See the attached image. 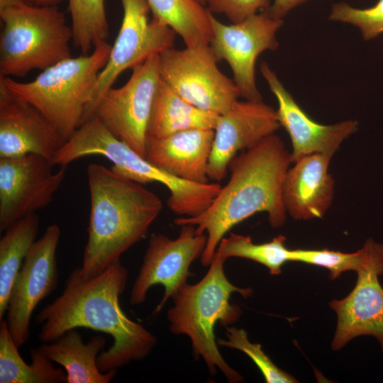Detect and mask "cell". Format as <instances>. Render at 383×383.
I'll return each instance as SVG.
<instances>
[{
  "label": "cell",
  "mask_w": 383,
  "mask_h": 383,
  "mask_svg": "<svg viewBox=\"0 0 383 383\" xmlns=\"http://www.w3.org/2000/svg\"><path fill=\"white\" fill-rule=\"evenodd\" d=\"M286 238L278 235L272 240L254 243L250 236L230 233L220 242L215 255L225 259L240 257L248 259L265 266L271 274L278 275L282 267L291 262V251L285 245Z\"/></svg>",
  "instance_id": "obj_27"
},
{
  "label": "cell",
  "mask_w": 383,
  "mask_h": 383,
  "mask_svg": "<svg viewBox=\"0 0 383 383\" xmlns=\"http://www.w3.org/2000/svg\"><path fill=\"white\" fill-rule=\"evenodd\" d=\"M356 273L352 292L329 303L338 318L332 348L338 350L355 337L371 335L378 340L383 353V288L378 279L383 274V262Z\"/></svg>",
  "instance_id": "obj_18"
},
{
  "label": "cell",
  "mask_w": 383,
  "mask_h": 383,
  "mask_svg": "<svg viewBox=\"0 0 383 383\" xmlns=\"http://www.w3.org/2000/svg\"><path fill=\"white\" fill-rule=\"evenodd\" d=\"M332 155L314 153L303 157L289 168L282 188L287 213L296 220L322 218L334 196L335 182L328 172Z\"/></svg>",
  "instance_id": "obj_19"
},
{
  "label": "cell",
  "mask_w": 383,
  "mask_h": 383,
  "mask_svg": "<svg viewBox=\"0 0 383 383\" xmlns=\"http://www.w3.org/2000/svg\"><path fill=\"white\" fill-rule=\"evenodd\" d=\"M291 262H300L327 269L330 278H338L343 272H358L373 264L383 262V244L370 238L354 252L321 250H292Z\"/></svg>",
  "instance_id": "obj_26"
},
{
  "label": "cell",
  "mask_w": 383,
  "mask_h": 383,
  "mask_svg": "<svg viewBox=\"0 0 383 383\" xmlns=\"http://www.w3.org/2000/svg\"><path fill=\"white\" fill-rule=\"evenodd\" d=\"M91 155L105 157L113 163V170L138 183L155 182L165 186L170 193L167 206L183 217L203 212L221 188L218 182H190L162 170L114 136L95 116L86 121L65 142L56 158L60 165H67Z\"/></svg>",
  "instance_id": "obj_6"
},
{
  "label": "cell",
  "mask_w": 383,
  "mask_h": 383,
  "mask_svg": "<svg viewBox=\"0 0 383 383\" xmlns=\"http://www.w3.org/2000/svg\"><path fill=\"white\" fill-rule=\"evenodd\" d=\"M0 75L23 77L72 57V29L57 6L20 0L0 8Z\"/></svg>",
  "instance_id": "obj_7"
},
{
  "label": "cell",
  "mask_w": 383,
  "mask_h": 383,
  "mask_svg": "<svg viewBox=\"0 0 383 383\" xmlns=\"http://www.w3.org/2000/svg\"><path fill=\"white\" fill-rule=\"evenodd\" d=\"M26 4L34 6H57L65 0H23Z\"/></svg>",
  "instance_id": "obj_33"
},
{
  "label": "cell",
  "mask_w": 383,
  "mask_h": 383,
  "mask_svg": "<svg viewBox=\"0 0 383 383\" xmlns=\"http://www.w3.org/2000/svg\"><path fill=\"white\" fill-rule=\"evenodd\" d=\"M260 72L278 103V121L292 140L291 161L314 153L333 155L344 140L358 129V122L346 120L332 125L314 121L298 105L266 62L260 66Z\"/></svg>",
  "instance_id": "obj_16"
},
{
  "label": "cell",
  "mask_w": 383,
  "mask_h": 383,
  "mask_svg": "<svg viewBox=\"0 0 383 383\" xmlns=\"http://www.w3.org/2000/svg\"><path fill=\"white\" fill-rule=\"evenodd\" d=\"M226 338L217 340L221 347L237 349L250 357L262 372L267 383H294L296 379L287 372L279 369L262 350L261 345L252 343L247 332L243 328L227 326Z\"/></svg>",
  "instance_id": "obj_29"
},
{
  "label": "cell",
  "mask_w": 383,
  "mask_h": 383,
  "mask_svg": "<svg viewBox=\"0 0 383 383\" xmlns=\"http://www.w3.org/2000/svg\"><path fill=\"white\" fill-rule=\"evenodd\" d=\"M152 18L169 26L186 46L209 45L211 12L196 0H145Z\"/></svg>",
  "instance_id": "obj_25"
},
{
  "label": "cell",
  "mask_w": 383,
  "mask_h": 383,
  "mask_svg": "<svg viewBox=\"0 0 383 383\" xmlns=\"http://www.w3.org/2000/svg\"><path fill=\"white\" fill-rule=\"evenodd\" d=\"M219 115L199 109L160 80L147 131V143L194 128L214 129Z\"/></svg>",
  "instance_id": "obj_22"
},
{
  "label": "cell",
  "mask_w": 383,
  "mask_h": 383,
  "mask_svg": "<svg viewBox=\"0 0 383 383\" xmlns=\"http://www.w3.org/2000/svg\"><path fill=\"white\" fill-rule=\"evenodd\" d=\"M68 1L72 19V43L82 55H88L92 47L106 42L109 36L105 0Z\"/></svg>",
  "instance_id": "obj_28"
},
{
  "label": "cell",
  "mask_w": 383,
  "mask_h": 383,
  "mask_svg": "<svg viewBox=\"0 0 383 383\" xmlns=\"http://www.w3.org/2000/svg\"><path fill=\"white\" fill-rule=\"evenodd\" d=\"M70 329L40 348L53 362L60 365L67 374V383H109L115 377L117 370L101 372L97 358L106 344L101 335H94L84 343L77 330Z\"/></svg>",
  "instance_id": "obj_21"
},
{
  "label": "cell",
  "mask_w": 383,
  "mask_h": 383,
  "mask_svg": "<svg viewBox=\"0 0 383 383\" xmlns=\"http://www.w3.org/2000/svg\"><path fill=\"white\" fill-rule=\"evenodd\" d=\"M128 277V270L120 260L89 279L82 276L79 268L72 271L61 295L36 316L40 325V340L50 343L67 331L78 328L111 335L113 344L97 358L101 372L145 358L157 340L143 325L129 318L121 307L119 298Z\"/></svg>",
  "instance_id": "obj_1"
},
{
  "label": "cell",
  "mask_w": 383,
  "mask_h": 383,
  "mask_svg": "<svg viewBox=\"0 0 383 383\" xmlns=\"http://www.w3.org/2000/svg\"><path fill=\"white\" fill-rule=\"evenodd\" d=\"M329 20L350 23L357 27L366 40L383 33V0L367 9H356L347 3L333 5Z\"/></svg>",
  "instance_id": "obj_30"
},
{
  "label": "cell",
  "mask_w": 383,
  "mask_h": 383,
  "mask_svg": "<svg viewBox=\"0 0 383 383\" xmlns=\"http://www.w3.org/2000/svg\"><path fill=\"white\" fill-rule=\"evenodd\" d=\"M277 111L262 101H237L219 115L208 165L210 181L218 182L228 174L231 161L280 128Z\"/></svg>",
  "instance_id": "obj_15"
},
{
  "label": "cell",
  "mask_w": 383,
  "mask_h": 383,
  "mask_svg": "<svg viewBox=\"0 0 383 383\" xmlns=\"http://www.w3.org/2000/svg\"><path fill=\"white\" fill-rule=\"evenodd\" d=\"M211 13L224 15L231 23L241 22L270 6V0H203Z\"/></svg>",
  "instance_id": "obj_31"
},
{
  "label": "cell",
  "mask_w": 383,
  "mask_h": 383,
  "mask_svg": "<svg viewBox=\"0 0 383 383\" xmlns=\"http://www.w3.org/2000/svg\"><path fill=\"white\" fill-rule=\"evenodd\" d=\"M225 262L214 255L205 276L196 284H186L173 296L174 306L168 310L167 318L174 334L189 338L194 357L204 360L211 375L219 369L229 382L236 383L243 382V377L220 353L215 326L235 323L242 311L230 302L232 294L246 298L252 295V289L233 285L225 274Z\"/></svg>",
  "instance_id": "obj_4"
},
{
  "label": "cell",
  "mask_w": 383,
  "mask_h": 383,
  "mask_svg": "<svg viewBox=\"0 0 383 383\" xmlns=\"http://www.w3.org/2000/svg\"><path fill=\"white\" fill-rule=\"evenodd\" d=\"M307 1L309 0H274L266 11L273 18L282 19L293 9Z\"/></svg>",
  "instance_id": "obj_32"
},
{
  "label": "cell",
  "mask_w": 383,
  "mask_h": 383,
  "mask_svg": "<svg viewBox=\"0 0 383 383\" xmlns=\"http://www.w3.org/2000/svg\"><path fill=\"white\" fill-rule=\"evenodd\" d=\"M213 137V129L179 131L148 142L145 158L179 179L194 183H209L211 182L208 165Z\"/></svg>",
  "instance_id": "obj_20"
},
{
  "label": "cell",
  "mask_w": 383,
  "mask_h": 383,
  "mask_svg": "<svg viewBox=\"0 0 383 383\" xmlns=\"http://www.w3.org/2000/svg\"><path fill=\"white\" fill-rule=\"evenodd\" d=\"M65 142L35 107L0 79V158L37 154L52 160Z\"/></svg>",
  "instance_id": "obj_17"
},
{
  "label": "cell",
  "mask_w": 383,
  "mask_h": 383,
  "mask_svg": "<svg viewBox=\"0 0 383 383\" xmlns=\"http://www.w3.org/2000/svg\"><path fill=\"white\" fill-rule=\"evenodd\" d=\"M159 63V55H155L133 67L123 86L104 92L92 114L114 136L144 157L148 123L161 80Z\"/></svg>",
  "instance_id": "obj_9"
},
{
  "label": "cell",
  "mask_w": 383,
  "mask_h": 383,
  "mask_svg": "<svg viewBox=\"0 0 383 383\" xmlns=\"http://www.w3.org/2000/svg\"><path fill=\"white\" fill-rule=\"evenodd\" d=\"M212 39L209 46L217 62L226 61L240 97L248 101H262L255 81V62L266 50L278 48L276 34L283 24L266 10L245 20L229 25L210 14Z\"/></svg>",
  "instance_id": "obj_10"
},
{
  "label": "cell",
  "mask_w": 383,
  "mask_h": 383,
  "mask_svg": "<svg viewBox=\"0 0 383 383\" xmlns=\"http://www.w3.org/2000/svg\"><path fill=\"white\" fill-rule=\"evenodd\" d=\"M51 160L37 154L0 158V231L47 206L60 187L67 166L52 172Z\"/></svg>",
  "instance_id": "obj_14"
},
{
  "label": "cell",
  "mask_w": 383,
  "mask_h": 383,
  "mask_svg": "<svg viewBox=\"0 0 383 383\" xmlns=\"http://www.w3.org/2000/svg\"><path fill=\"white\" fill-rule=\"evenodd\" d=\"M291 163V153L282 140L275 133L269 135L231 161L230 179L206 209L195 216L174 219L177 226L193 225L197 233L206 234L201 255L204 266H209L225 235L256 213L266 212L273 228L284 225L287 211L282 188Z\"/></svg>",
  "instance_id": "obj_2"
},
{
  "label": "cell",
  "mask_w": 383,
  "mask_h": 383,
  "mask_svg": "<svg viewBox=\"0 0 383 383\" xmlns=\"http://www.w3.org/2000/svg\"><path fill=\"white\" fill-rule=\"evenodd\" d=\"M198 2L204 5L203 0H196Z\"/></svg>",
  "instance_id": "obj_34"
},
{
  "label": "cell",
  "mask_w": 383,
  "mask_h": 383,
  "mask_svg": "<svg viewBox=\"0 0 383 383\" xmlns=\"http://www.w3.org/2000/svg\"><path fill=\"white\" fill-rule=\"evenodd\" d=\"M180 227V233L175 239L162 234L150 235L141 267L131 288L132 305L143 303L150 288L160 284L164 287L165 293L154 311L159 313L167 301L187 284L191 275L189 267L203 253L207 235L197 233L193 225Z\"/></svg>",
  "instance_id": "obj_11"
},
{
  "label": "cell",
  "mask_w": 383,
  "mask_h": 383,
  "mask_svg": "<svg viewBox=\"0 0 383 383\" xmlns=\"http://www.w3.org/2000/svg\"><path fill=\"white\" fill-rule=\"evenodd\" d=\"M111 45L96 46L91 54L70 57L43 70L28 82L0 75L9 90L35 107L66 141L91 117L95 89Z\"/></svg>",
  "instance_id": "obj_5"
},
{
  "label": "cell",
  "mask_w": 383,
  "mask_h": 383,
  "mask_svg": "<svg viewBox=\"0 0 383 383\" xmlns=\"http://www.w3.org/2000/svg\"><path fill=\"white\" fill-rule=\"evenodd\" d=\"M32 363L24 362L4 319L0 323V383H67L66 372L55 368L39 346L31 349Z\"/></svg>",
  "instance_id": "obj_23"
},
{
  "label": "cell",
  "mask_w": 383,
  "mask_h": 383,
  "mask_svg": "<svg viewBox=\"0 0 383 383\" xmlns=\"http://www.w3.org/2000/svg\"><path fill=\"white\" fill-rule=\"evenodd\" d=\"M40 219L35 213L11 224L0 239V320L6 314L8 300L23 262L36 240Z\"/></svg>",
  "instance_id": "obj_24"
},
{
  "label": "cell",
  "mask_w": 383,
  "mask_h": 383,
  "mask_svg": "<svg viewBox=\"0 0 383 383\" xmlns=\"http://www.w3.org/2000/svg\"><path fill=\"white\" fill-rule=\"evenodd\" d=\"M123 18L107 62L101 70L95 89L91 117L104 92L118 76L150 57L173 47L176 33L166 23L152 18L145 0H121Z\"/></svg>",
  "instance_id": "obj_12"
},
{
  "label": "cell",
  "mask_w": 383,
  "mask_h": 383,
  "mask_svg": "<svg viewBox=\"0 0 383 383\" xmlns=\"http://www.w3.org/2000/svg\"><path fill=\"white\" fill-rule=\"evenodd\" d=\"M60 236L57 223L48 226L32 245L13 282L5 321L18 348L28 340L35 309L57 288L56 252Z\"/></svg>",
  "instance_id": "obj_13"
},
{
  "label": "cell",
  "mask_w": 383,
  "mask_h": 383,
  "mask_svg": "<svg viewBox=\"0 0 383 383\" xmlns=\"http://www.w3.org/2000/svg\"><path fill=\"white\" fill-rule=\"evenodd\" d=\"M159 57L161 80L199 109L221 115L240 97L233 79L218 68L209 45L172 47Z\"/></svg>",
  "instance_id": "obj_8"
},
{
  "label": "cell",
  "mask_w": 383,
  "mask_h": 383,
  "mask_svg": "<svg viewBox=\"0 0 383 383\" xmlns=\"http://www.w3.org/2000/svg\"><path fill=\"white\" fill-rule=\"evenodd\" d=\"M91 209L81 274L86 279L101 273L144 238L162 210L157 195L106 167L87 169Z\"/></svg>",
  "instance_id": "obj_3"
}]
</instances>
